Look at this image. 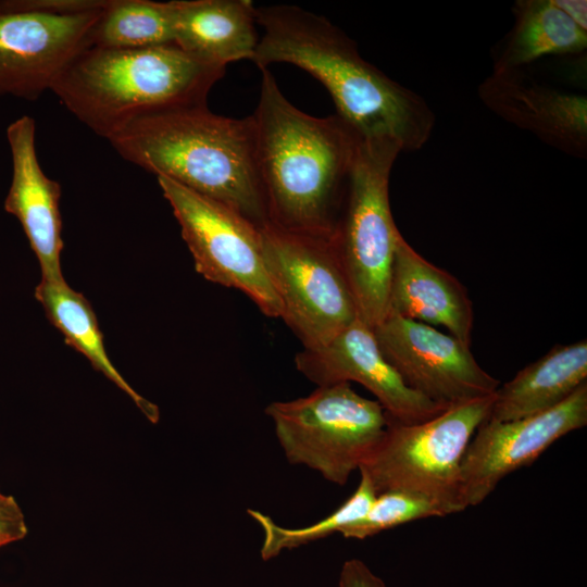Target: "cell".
<instances>
[{"label": "cell", "mask_w": 587, "mask_h": 587, "mask_svg": "<svg viewBox=\"0 0 587 587\" xmlns=\"http://www.w3.org/2000/svg\"><path fill=\"white\" fill-rule=\"evenodd\" d=\"M263 32L251 61L260 70L288 63L315 77L338 115L363 138L388 136L402 150H420L435 127L424 98L388 77L357 43L326 17L292 4L257 7Z\"/></svg>", "instance_id": "obj_1"}, {"label": "cell", "mask_w": 587, "mask_h": 587, "mask_svg": "<svg viewBox=\"0 0 587 587\" xmlns=\"http://www.w3.org/2000/svg\"><path fill=\"white\" fill-rule=\"evenodd\" d=\"M262 71L257 151L267 222L283 229L334 235L363 137L338 114L316 117L283 95Z\"/></svg>", "instance_id": "obj_2"}, {"label": "cell", "mask_w": 587, "mask_h": 587, "mask_svg": "<svg viewBox=\"0 0 587 587\" xmlns=\"http://www.w3.org/2000/svg\"><path fill=\"white\" fill-rule=\"evenodd\" d=\"M108 141L126 161L216 200L259 228L267 223L252 115L234 118L207 104L139 115Z\"/></svg>", "instance_id": "obj_3"}, {"label": "cell", "mask_w": 587, "mask_h": 587, "mask_svg": "<svg viewBox=\"0 0 587 587\" xmlns=\"http://www.w3.org/2000/svg\"><path fill=\"white\" fill-rule=\"evenodd\" d=\"M175 45L82 49L62 70L51 91L82 123L107 140L135 117L207 104L225 74Z\"/></svg>", "instance_id": "obj_4"}, {"label": "cell", "mask_w": 587, "mask_h": 587, "mask_svg": "<svg viewBox=\"0 0 587 587\" xmlns=\"http://www.w3.org/2000/svg\"><path fill=\"white\" fill-rule=\"evenodd\" d=\"M401 152L395 138L362 139L334 232L358 314L371 328L388 314L391 266L401 234L390 209L389 179Z\"/></svg>", "instance_id": "obj_5"}, {"label": "cell", "mask_w": 587, "mask_h": 587, "mask_svg": "<svg viewBox=\"0 0 587 587\" xmlns=\"http://www.w3.org/2000/svg\"><path fill=\"white\" fill-rule=\"evenodd\" d=\"M290 464L304 465L344 486L382 440L388 415L350 383L317 387L305 397L265 408Z\"/></svg>", "instance_id": "obj_6"}, {"label": "cell", "mask_w": 587, "mask_h": 587, "mask_svg": "<svg viewBox=\"0 0 587 587\" xmlns=\"http://www.w3.org/2000/svg\"><path fill=\"white\" fill-rule=\"evenodd\" d=\"M495 392L447 408L421 423L388 421L378 446L359 469L376 495L405 490L439 501L450 514L460 502V465L475 432L494 403Z\"/></svg>", "instance_id": "obj_7"}, {"label": "cell", "mask_w": 587, "mask_h": 587, "mask_svg": "<svg viewBox=\"0 0 587 587\" xmlns=\"http://www.w3.org/2000/svg\"><path fill=\"white\" fill-rule=\"evenodd\" d=\"M260 232L280 319L303 349L326 345L359 316L334 235L291 232L268 222Z\"/></svg>", "instance_id": "obj_8"}, {"label": "cell", "mask_w": 587, "mask_h": 587, "mask_svg": "<svg viewBox=\"0 0 587 587\" xmlns=\"http://www.w3.org/2000/svg\"><path fill=\"white\" fill-rule=\"evenodd\" d=\"M157 178L196 271L209 282L243 292L266 316L280 319L282 304L266 270L260 228L216 200L166 177Z\"/></svg>", "instance_id": "obj_9"}, {"label": "cell", "mask_w": 587, "mask_h": 587, "mask_svg": "<svg viewBox=\"0 0 587 587\" xmlns=\"http://www.w3.org/2000/svg\"><path fill=\"white\" fill-rule=\"evenodd\" d=\"M101 11L57 14L29 0L0 1V96L34 101L51 90L65 65L88 47Z\"/></svg>", "instance_id": "obj_10"}, {"label": "cell", "mask_w": 587, "mask_h": 587, "mask_svg": "<svg viewBox=\"0 0 587 587\" xmlns=\"http://www.w3.org/2000/svg\"><path fill=\"white\" fill-rule=\"evenodd\" d=\"M372 329L404 384L440 405L490 396L500 385L480 367L471 347L430 325L388 313Z\"/></svg>", "instance_id": "obj_11"}, {"label": "cell", "mask_w": 587, "mask_h": 587, "mask_svg": "<svg viewBox=\"0 0 587 587\" xmlns=\"http://www.w3.org/2000/svg\"><path fill=\"white\" fill-rule=\"evenodd\" d=\"M587 425V383L557 407L532 416L486 420L460 465L462 509L480 504L510 473L529 465L553 442Z\"/></svg>", "instance_id": "obj_12"}, {"label": "cell", "mask_w": 587, "mask_h": 587, "mask_svg": "<svg viewBox=\"0 0 587 587\" xmlns=\"http://www.w3.org/2000/svg\"><path fill=\"white\" fill-rule=\"evenodd\" d=\"M295 363L317 387L350 382L362 385L388 417L399 423H421L447 409L404 384L383 355L373 329L359 316L326 345L303 349Z\"/></svg>", "instance_id": "obj_13"}, {"label": "cell", "mask_w": 587, "mask_h": 587, "mask_svg": "<svg viewBox=\"0 0 587 587\" xmlns=\"http://www.w3.org/2000/svg\"><path fill=\"white\" fill-rule=\"evenodd\" d=\"M483 103L504 121L576 158L587 152V99L526 76L492 72L478 87Z\"/></svg>", "instance_id": "obj_14"}, {"label": "cell", "mask_w": 587, "mask_h": 587, "mask_svg": "<svg viewBox=\"0 0 587 587\" xmlns=\"http://www.w3.org/2000/svg\"><path fill=\"white\" fill-rule=\"evenodd\" d=\"M35 135V121L27 115L16 118L7 128L12 177L4 210L21 223L38 259L41 280L63 282L61 186L43 173L37 158Z\"/></svg>", "instance_id": "obj_15"}, {"label": "cell", "mask_w": 587, "mask_h": 587, "mask_svg": "<svg viewBox=\"0 0 587 587\" xmlns=\"http://www.w3.org/2000/svg\"><path fill=\"white\" fill-rule=\"evenodd\" d=\"M388 313L444 326L471 347L474 312L466 288L452 274L423 258L401 234L391 266Z\"/></svg>", "instance_id": "obj_16"}, {"label": "cell", "mask_w": 587, "mask_h": 587, "mask_svg": "<svg viewBox=\"0 0 587 587\" xmlns=\"http://www.w3.org/2000/svg\"><path fill=\"white\" fill-rule=\"evenodd\" d=\"M174 45L192 58L226 67L252 60L260 37L251 0H175Z\"/></svg>", "instance_id": "obj_17"}, {"label": "cell", "mask_w": 587, "mask_h": 587, "mask_svg": "<svg viewBox=\"0 0 587 587\" xmlns=\"http://www.w3.org/2000/svg\"><path fill=\"white\" fill-rule=\"evenodd\" d=\"M587 383V341L555 345L495 391L488 421L508 422L548 411Z\"/></svg>", "instance_id": "obj_18"}, {"label": "cell", "mask_w": 587, "mask_h": 587, "mask_svg": "<svg viewBox=\"0 0 587 587\" xmlns=\"http://www.w3.org/2000/svg\"><path fill=\"white\" fill-rule=\"evenodd\" d=\"M514 23L494 54L492 72L520 70L550 54H575L587 48V30L553 0H519Z\"/></svg>", "instance_id": "obj_19"}, {"label": "cell", "mask_w": 587, "mask_h": 587, "mask_svg": "<svg viewBox=\"0 0 587 587\" xmlns=\"http://www.w3.org/2000/svg\"><path fill=\"white\" fill-rule=\"evenodd\" d=\"M35 297L43 307L50 323L63 334L65 342L84 354L95 370L128 395L151 423H158L159 408L140 396L110 361L96 314L88 300L73 290L65 280H41L35 289Z\"/></svg>", "instance_id": "obj_20"}, {"label": "cell", "mask_w": 587, "mask_h": 587, "mask_svg": "<svg viewBox=\"0 0 587 587\" xmlns=\"http://www.w3.org/2000/svg\"><path fill=\"white\" fill-rule=\"evenodd\" d=\"M174 45L173 1L107 0L88 34V47Z\"/></svg>", "instance_id": "obj_21"}, {"label": "cell", "mask_w": 587, "mask_h": 587, "mask_svg": "<svg viewBox=\"0 0 587 587\" xmlns=\"http://www.w3.org/2000/svg\"><path fill=\"white\" fill-rule=\"evenodd\" d=\"M376 494L365 475L360 473V482L351 496L335 511L320 521L299 528H288L275 523L261 511L249 509L248 514L263 532L260 555L263 561L278 557L285 550H291L310 542L339 533L349 524L362 519L369 511Z\"/></svg>", "instance_id": "obj_22"}, {"label": "cell", "mask_w": 587, "mask_h": 587, "mask_svg": "<svg viewBox=\"0 0 587 587\" xmlns=\"http://www.w3.org/2000/svg\"><path fill=\"white\" fill-rule=\"evenodd\" d=\"M449 514L445 505L425 495L389 490L376 495L366 514L347 525L340 535L347 539L362 540L405 523Z\"/></svg>", "instance_id": "obj_23"}, {"label": "cell", "mask_w": 587, "mask_h": 587, "mask_svg": "<svg viewBox=\"0 0 587 587\" xmlns=\"http://www.w3.org/2000/svg\"><path fill=\"white\" fill-rule=\"evenodd\" d=\"M28 533L25 517L15 498L0 491V544L22 540Z\"/></svg>", "instance_id": "obj_24"}, {"label": "cell", "mask_w": 587, "mask_h": 587, "mask_svg": "<svg viewBox=\"0 0 587 587\" xmlns=\"http://www.w3.org/2000/svg\"><path fill=\"white\" fill-rule=\"evenodd\" d=\"M338 587H387V585L363 561L349 559L341 566Z\"/></svg>", "instance_id": "obj_25"}, {"label": "cell", "mask_w": 587, "mask_h": 587, "mask_svg": "<svg viewBox=\"0 0 587 587\" xmlns=\"http://www.w3.org/2000/svg\"><path fill=\"white\" fill-rule=\"evenodd\" d=\"M572 21L587 30V2L585 0H553Z\"/></svg>", "instance_id": "obj_26"}, {"label": "cell", "mask_w": 587, "mask_h": 587, "mask_svg": "<svg viewBox=\"0 0 587 587\" xmlns=\"http://www.w3.org/2000/svg\"><path fill=\"white\" fill-rule=\"evenodd\" d=\"M1 547H3V545H2V544H0V548H1Z\"/></svg>", "instance_id": "obj_27"}]
</instances>
